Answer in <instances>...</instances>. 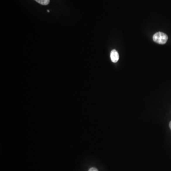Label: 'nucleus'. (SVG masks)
Wrapping results in <instances>:
<instances>
[{"label": "nucleus", "instance_id": "obj_3", "mask_svg": "<svg viewBox=\"0 0 171 171\" xmlns=\"http://www.w3.org/2000/svg\"><path fill=\"white\" fill-rule=\"evenodd\" d=\"M36 2L43 5H47L49 4V0H35Z\"/></svg>", "mask_w": 171, "mask_h": 171}, {"label": "nucleus", "instance_id": "obj_1", "mask_svg": "<svg viewBox=\"0 0 171 171\" xmlns=\"http://www.w3.org/2000/svg\"><path fill=\"white\" fill-rule=\"evenodd\" d=\"M154 42L160 44H165L168 40V36L166 34L162 32H158L153 36Z\"/></svg>", "mask_w": 171, "mask_h": 171}, {"label": "nucleus", "instance_id": "obj_2", "mask_svg": "<svg viewBox=\"0 0 171 171\" xmlns=\"http://www.w3.org/2000/svg\"><path fill=\"white\" fill-rule=\"evenodd\" d=\"M110 58L111 61L114 63H116L118 61L119 59V56L117 50L113 49L111 51L110 53Z\"/></svg>", "mask_w": 171, "mask_h": 171}, {"label": "nucleus", "instance_id": "obj_5", "mask_svg": "<svg viewBox=\"0 0 171 171\" xmlns=\"http://www.w3.org/2000/svg\"><path fill=\"white\" fill-rule=\"evenodd\" d=\"M169 126H170V127L171 129V121L170 122V124H169Z\"/></svg>", "mask_w": 171, "mask_h": 171}, {"label": "nucleus", "instance_id": "obj_4", "mask_svg": "<svg viewBox=\"0 0 171 171\" xmlns=\"http://www.w3.org/2000/svg\"><path fill=\"white\" fill-rule=\"evenodd\" d=\"M98 171V170L97 168H96L92 167L89 169V171Z\"/></svg>", "mask_w": 171, "mask_h": 171}, {"label": "nucleus", "instance_id": "obj_6", "mask_svg": "<svg viewBox=\"0 0 171 171\" xmlns=\"http://www.w3.org/2000/svg\"><path fill=\"white\" fill-rule=\"evenodd\" d=\"M48 11V13H49V11L48 10V11Z\"/></svg>", "mask_w": 171, "mask_h": 171}]
</instances>
